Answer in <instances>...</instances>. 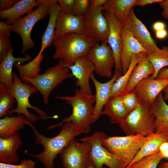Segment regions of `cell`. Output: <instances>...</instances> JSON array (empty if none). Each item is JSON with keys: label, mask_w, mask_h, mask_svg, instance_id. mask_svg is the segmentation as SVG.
Listing matches in <instances>:
<instances>
[{"label": "cell", "mask_w": 168, "mask_h": 168, "mask_svg": "<svg viewBox=\"0 0 168 168\" xmlns=\"http://www.w3.org/2000/svg\"><path fill=\"white\" fill-rule=\"evenodd\" d=\"M30 126L35 137V142L41 145L43 151L39 154H32L25 152L26 155L38 160L45 168H55L54 161L58 154L77 136L85 133V131L70 122H67L62 126L61 129L56 136L48 138L40 133L33 125Z\"/></svg>", "instance_id": "obj_1"}, {"label": "cell", "mask_w": 168, "mask_h": 168, "mask_svg": "<svg viewBox=\"0 0 168 168\" xmlns=\"http://www.w3.org/2000/svg\"><path fill=\"white\" fill-rule=\"evenodd\" d=\"M57 99L65 101L72 107V113L68 117L63 119L60 123L47 127L49 130L58 126H61L67 122H70L77 127L83 130L85 133L91 130V119L95 102V96L80 92L79 89L75 90L74 96H56Z\"/></svg>", "instance_id": "obj_2"}, {"label": "cell", "mask_w": 168, "mask_h": 168, "mask_svg": "<svg viewBox=\"0 0 168 168\" xmlns=\"http://www.w3.org/2000/svg\"><path fill=\"white\" fill-rule=\"evenodd\" d=\"M97 42L85 35L70 33L61 35L52 43L55 48L53 57L63 60L67 66L73 65L79 57L86 55L89 49Z\"/></svg>", "instance_id": "obj_3"}, {"label": "cell", "mask_w": 168, "mask_h": 168, "mask_svg": "<svg viewBox=\"0 0 168 168\" xmlns=\"http://www.w3.org/2000/svg\"><path fill=\"white\" fill-rule=\"evenodd\" d=\"M12 75L13 84L7 90L15 98L17 106L9 111L8 114L16 113L18 115H23L32 123L48 118L44 111L38 106L31 105L29 102L30 97L39 91L37 89L29 82H22L15 73L13 72Z\"/></svg>", "instance_id": "obj_4"}, {"label": "cell", "mask_w": 168, "mask_h": 168, "mask_svg": "<svg viewBox=\"0 0 168 168\" xmlns=\"http://www.w3.org/2000/svg\"><path fill=\"white\" fill-rule=\"evenodd\" d=\"M155 119L152 105L141 101L119 125L127 135L139 134L147 136L155 132Z\"/></svg>", "instance_id": "obj_5"}, {"label": "cell", "mask_w": 168, "mask_h": 168, "mask_svg": "<svg viewBox=\"0 0 168 168\" xmlns=\"http://www.w3.org/2000/svg\"><path fill=\"white\" fill-rule=\"evenodd\" d=\"M147 138V136L135 134L107 137L103 138L101 142L106 149L122 161L127 167L133 161Z\"/></svg>", "instance_id": "obj_6"}, {"label": "cell", "mask_w": 168, "mask_h": 168, "mask_svg": "<svg viewBox=\"0 0 168 168\" xmlns=\"http://www.w3.org/2000/svg\"><path fill=\"white\" fill-rule=\"evenodd\" d=\"M73 77L69 68L59 59L56 65L49 68L44 73L38 74L35 78L24 77L21 79L35 86L42 95L44 104L47 105L52 91L64 80Z\"/></svg>", "instance_id": "obj_7"}, {"label": "cell", "mask_w": 168, "mask_h": 168, "mask_svg": "<svg viewBox=\"0 0 168 168\" xmlns=\"http://www.w3.org/2000/svg\"><path fill=\"white\" fill-rule=\"evenodd\" d=\"M107 137L103 132L96 131L91 136H85L77 140L86 141L90 144L89 158L93 168H102L103 165L109 168H126L125 164L102 144V139Z\"/></svg>", "instance_id": "obj_8"}, {"label": "cell", "mask_w": 168, "mask_h": 168, "mask_svg": "<svg viewBox=\"0 0 168 168\" xmlns=\"http://www.w3.org/2000/svg\"><path fill=\"white\" fill-rule=\"evenodd\" d=\"M50 5L46 4L40 5L35 10L25 16L20 17L12 25V32L17 33L21 38L22 54L34 47L31 37L32 29L38 21L44 19L48 14Z\"/></svg>", "instance_id": "obj_9"}, {"label": "cell", "mask_w": 168, "mask_h": 168, "mask_svg": "<svg viewBox=\"0 0 168 168\" xmlns=\"http://www.w3.org/2000/svg\"><path fill=\"white\" fill-rule=\"evenodd\" d=\"M91 149L88 142L72 140L59 154L63 168H87Z\"/></svg>", "instance_id": "obj_10"}, {"label": "cell", "mask_w": 168, "mask_h": 168, "mask_svg": "<svg viewBox=\"0 0 168 168\" xmlns=\"http://www.w3.org/2000/svg\"><path fill=\"white\" fill-rule=\"evenodd\" d=\"M85 34L97 42H107L109 27L108 21L103 13L102 8L90 6L83 16Z\"/></svg>", "instance_id": "obj_11"}, {"label": "cell", "mask_w": 168, "mask_h": 168, "mask_svg": "<svg viewBox=\"0 0 168 168\" xmlns=\"http://www.w3.org/2000/svg\"><path fill=\"white\" fill-rule=\"evenodd\" d=\"M87 55L95 67V72L102 77L110 78L115 61L113 51L107 42H97L88 50Z\"/></svg>", "instance_id": "obj_12"}, {"label": "cell", "mask_w": 168, "mask_h": 168, "mask_svg": "<svg viewBox=\"0 0 168 168\" xmlns=\"http://www.w3.org/2000/svg\"><path fill=\"white\" fill-rule=\"evenodd\" d=\"M122 25L131 33L147 52H153L160 49L156 45V40L152 37L145 25L136 16L133 8L127 20Z\"/></svg>", "instance_id": "obj_13"}, {"label": "cell", "mask_w": 168, "mask_h": 168, "mask_svg": "<svg viewBox=\"0 0 168 168\" xmlns=\"http://www.w3.org/2000/svg\"><path fill=\"white\" fill-rule=\"evenodd\" d=\"M76 79L75 86L83 93L92 94L89 83L91 76L95 72V67L87 55L77 58L74 64L68 67Z\"/></svg>", "instance_id": "obj_14"}, {"label": "cell", "mask_w": 168, "mask_h": 168, "mask_svg": "<svg viewBox=\"0 0 168 168\" xmlns=\"http://www.w3.org/2000/svg\"><path fill=\"white\" fill-rule=\"evenodd\" d=\"M103 13L107 19L109 25L107 43L113 53L115 61V71L122 73L121 61L123 44L122 25L111 13L103 11Z\"/></svg>", "instance_id": "obj_15"}, {"label": "cell", "mask_w": 168, "mask_h": 168, "mask_svg": "<svg viewBox=\"0 0 168 168\" xmlns=\"http://www.w3.org/2000/svg\"><path fill=\"white\" fill-rule=\"evenodd\" d=\"M122 75V73L115 71L111 79L107 82H99L94 77V74L90 76L96 90L95 102L91 119L92 124L96 122L101 115L104 107L110 98L112 86L116 80Z\"/></svg>", "instance_id": "obj_16"}, {"label": "cell", "mask_w": 168, "mask_h": 168, "mask_svg": "<svg viewBox=\"0 0 168 168\" xmlns=\"http://www.w3.org/2000/svg\"><path fill=\"white\" fill-rule=\"evenodd\" d=\"M168 85V78H155L151 76L141 81L134 90L141 101L152 105Z\"/></svg>", "instance_id": "obj_17"}, {"label": "cell", "mask_w": 168, "mask_h": 168, "mask_svg": "<svg viewBox=\"0 0 168 168\" xmlns=\"http://www.w3.org/2000/svg\"><path fill=\"white\" fill-rule=\"evenodd\" d=\"M122 48L121 56L122 74L128 69L133 55L147 51L131 33L122 25Z\"/></svg>", "instance_id": "obj_18"}, {"label": "cell", "mask_w": 168, "mask_h": 168, "mask_svg": "<svg viewBox=\"0 0 168 168\" xmlns=\"http://www.w3.org/2000/svg\"><path fill=\"white\" fill-rule=\"evenodd\" d=\"M83 16L68 14L60 11L56 21L54 40L61 35L68 33L85 34Z\"/></svg>", "instance_id": "obj_19"}, {"label": "cell", "mask_w": 168, "mask_h": 168, "mask_svg": "<svg viewBox=\"0 0 168 168\" xmlns=\"http://www.w3.org/2000/svg\"><path fill=\"white\" fill-rule=\"evenodd\" d=\"M22 144L17 132L7 138H0V162L8 164L18 162L19 157L17 151Z\"/></svg>", "instance_id": "obj_20"}, {"label": "cell", "mask_w": 168, "mask_h": 168, "mask_svg": "<svg viewBox=\"0 0 168 168\" xmlns=\"http://www.w3.org/2000/svg\"><path fill=\"white\" fill-rule=\"evenodd\" d=\"M155 69L149 60L146 52L139 54L138 61L131 74L126 89L127 92L133 91L141 81L154 73Z\"/></svg>", "instance_id": "obj_21"}, {"label": "cell", "mask_w": 168, "mask_h": 168, "mask_svg": "<svg viewBox=\"0 0 168 168\" xmlns=\"http://www.w3.org/2000/svg\"><path fill=\"white\" fill-rule=\"evenodd\" d=\"M152 105L155 116V132L168 136V105L164 99L162 92L158 96Z\"/></svg>", "instance_id": "obj_22"}, {"label": "cell", "mask_w": 168, "mask_h": 168, "mask_svg": "<svg viewBox=\"0 0 168 168\" xmlns=\"http://www.w3.org/2000/svg\"><path fill=\"white\" fill-rule=\"evenodd\" d=\"M147 137L146 140L133 161L126 168L144 157L158 152L161 145L163 142L168 141V136L160 132H155L148 135Z\"/></svg>", "instance_id": "obj_23"}, {"label": "cell", "mask_w": 168, "mask_h": 168, "mask_svg": "<svg viewBox=\"0 0 168 168\" xmlns=\"http://www.w3.org/2000/svg\"><path fill=\"white\" fill-rule=\"evenodd\" d=\"M38 5L37 0H19L10 9L0 11V18L6 19L7 23L12 25L23 15L31 13L33 8Z\"/></svg>", "instance_id": "obj_24"}, {"label": "cell", "mask_w": 168, "mask_h": 168, "mask_svg": "<svg viewBox=\"0 0 168 168\" xmlns=\"http://www.w3.org/2000/svg\"><path fill=\"white\" fill-rule=\"evenodd\" d=\"M13 51H11L0 64V82L7 89H9L13 82L12 69L15 63H23L30 60L31 56L25 54L24 57H14Z\"/></svg>", "instance_id": "obj_25"}, {"label": "cell", "mask_w": 168, "mask_h": 168, "mask_svg": "<svg viewBox=\"0 0 168 168\" xmlns=\"http://www.w3.org/2000/svg\"><path fill=\"white\" fill-rule=\"evenodd\" d=\"M136 0H107L103 11L112 13L122 25L127 20Z\"/></svg>", "instance_id": "obj_26"}, {"label": "cell", "mask_w": 168, "mask_h": 168, "mask_svg": "<svg viewBox=\"0 0 168 168\" xmlns=\"http://www.w3.org/2000/svg\"><path fill=\"white\" fill-rule=\"evenodd\" d=\"M32 124L23 115L9 117L6 116L0 119V138L9 137L23 129L24 125Z\"/></svg>", "instance_id": "obj_27"}, {"label": "cell", "mask_w": 168, "mask_h": 168, "mask_svg": "<svg viewBox=\"0 0 168 168\" xmlns=\"http://www.w3.org/2000/svg\"><path fill=\"white\" fill-rule=\"evenodd\" d=\"M127 112L120 96L110 98L104 106L101 115L109 118L113 124H120L125 119Z\"/></svg>", "instance_id": "obj_28"}, {"label": "cell", "mask_w": 168, "mask_h": 168, "mask_svg": "<svg viewBox=\"0 0 168 168\" xmlns=\"http://www.w3.org/2000/svg\"><path fill=\"white\" fill-rule=\"evenodd\" d=\"M60 11L58 3L50 5L48 10V14L49 16V22L44 32L41 37V48L38 55L42 54L45 49L52 44L55 35L56 21Z\"/></svg>", "instance_id": "obj_29"}, {"label": "cell", "mask_w": 168, "mask_h": 168, "mask_svg": "<svg viewBox=\"0 0 168 168\" xmlns=\"http://www.w3.org/2000/svg\"><path fill=\"white\" fill-rule=\"evenodd\" d=\"M139 54L133 55L131 64L126 72L120 76L115 82L112 86L110 98L122 95L126 92V89L132 71L137 64Z\"/></svg>", "instance_id": "obj_30"}, {"label": "cell", "mask_w": 168, "mask_h": 168, "mask_svg": "<svg viewBox=\"0 0 168 168\" xmlns=\"http://www.w3.org/2000/svg\"><path fill=\"white\" fill-rule=\"evenodd\" d=\"M44 55H38L31 61L25 64H21L20 63H15L14 65L19 72V76L33 79L36 77L41 70L40 65L44 59Z\"/></svg>", "instance_id": "obj_31"}, {"label": "cell", "mask_w": 168, "mask_h": 168, "mask_svg": "<svg viewBox=\"0 0 168 168\" xmlns=\"http://www.w3.org/2000/svg\"><path fill=\"white\" fill-rule=\"evenodd\" d=\"M147 54L155 69L154 73L152 76L156 78L160 70L168 66V46H163L161 49L155 52H147Z\"/></svg>", "instance_id": "obj_32"}, {"label": "cell", "mask_w": 168, "mask_h": 168, "mask_svg": "<svg viewBox=\"0 0 168 168\" xmlns=\"http://www.w3.org/2000/svg\"><path fill=\"white\" fill-rule=\"evenodd\" d=\"M16 100L7 89L0 83V117L6 116L9 111L13 109Z\"/></svg>", "instance_id": "obj_33"}, {"label": "cell", "mask_w": 168, "mask_h": 168, "mask_svg": "<svg viewBox=\"0 0 168 168\" xmlns=\"http://www.w3.org/2000/svg\"><path fill=\"white\" fill-rule=\"evenodd\" d=\"M163 159L159 152L142 158L127 168H158V165Z\"/></svg>", "instance_id": "obj_34"}, {"label": "cell", "mask_w": 168, "mask_h": 168, "mask_svg": "<svg viewBox=\"0 0 168 168\" xmlns=\"http://www.w3.org/2000/svg\"><path fill=\"white\" fill-rule=\"evenodd\" d=\"M120 96L128 114L141 101L134 90L130 92H126Z\"/></svg>", "instance_id": "obj_35"}, {"label": "cell", "mask_w": 168, "mask_h": 168, "mask_svg": "<svg viewBox=\"0 0 168 168\" xmlns=\"http://www.w3.org/2000/svg\"><path fill=\"white\" fill-rule=\"evenodd\" d=\"M9 38L6 35L0 34V63L11 51H13L14 48L11 44Z\"/></svg>", "instance_id": "obj_36"}, {"label": "cell", "mask_w": 168, "mask_h": 168, "mask_svg": "<svg viewBox=\"0 0 168 168\" xmlns=\"http://www.w3.org/2000/svg\"><path fill=\"white\" fill-rule=\"evenodd\" d=\"M90 7V0H75L73 15L77 16H83Z\"/></svg>", "instance_id": "obj_37"}, {"label": "cell", "mask_w": 168, "mask_h": 168, "mask_svg": "<svg viewBox=\"0 0 168 168\" xmlns=\"http://www.w3.org/2000/svg\"><path fill=\"white\" fill-rule=\"evenodd\" d=\"M35 162L30 159H23L19 165L0 162V168H35Z\"/></svg>", "instance_id": "obj_38"}, {"label": "cell", "mask_w": 168, "mask_h": 168, "mask_svg": "<svg viewBox=\"0 0 168 168\" xmlns=\"http://www.w3.org/2000/svg\"><path fill=\"white\" fill-rule=\"evenodd\" d=\"M75 0H58L60 11L68 14H73Z\"/></svg>", "instance_id": "obj_39"}, {"label": "cell", "mask_w": 168, "mask_h": 168, "mask_svg": "<svg viewBox=\"0 0 168 168\" xmlns=\"http://www.w3.org/2000/svg\"><path fill=\"white\" fill-rule=\"evenodd\" d=\"M12 32V25L7 23L5 21H0V34H4L10 37Z\"/></svg>", "instance_id": "obj_40"}, {"label": "cell", "mask_w": 168, "mask_h": 168, "mask_svg": "<svg viewBox=\"0 0 168 168\" xmlns=\"http://www.w3.org/2000/svg\"><path fill=\"white\" fill-rule=\"evenodd\" d=\"M19 0H1L0 1V10H7L12 8Z\"/></svg>", "instance_id": "obj_41"}, {"label": "cell", "mask_w": 168, "mask_h": 168, "mask_svg": "<svg viewBox=\"0 0 168 168\" xmlns=\"http://www.w3.org/2000/svg\"><path fill=\"white\" fill-rule=\"evenodd\" d=\"M158 3L162 9V16L164 19L168 20V0H161Z\"/></svg>", "instance_id": "obj_42"}, {"label": "cell", "mask_w": 168, "mask_h": 168, "mask_svg": "<svg viewBox=\"0 0 168 168\" xmlns=\"http://www.w3.org/2000/svg\"><path fill=\"white\" fill-rule=\"evenodd\" d=\"M161 0H136L134 4V7L136 6H140L144 7L145 6L154 3H158Z\"/></svg>", "instance_id": "obj_43"}, {"label": "cell", "mask_w": 168, "mask_h": 168, "mask_svg": "<svg viewBox=\"0 0 168 168\" xmlns=\"http://www.w3.org/2000/svg\"><path fill=\"white\" fill-rule=\"evenodd\" d=\"M107 0H90L91 7L96 8H102Z\"/></svg>", "instance_id": "obj_44"}, {"label": "cell", "mask_w": 168, "mask_h": 168, "mask_svg": "<svg viewBox=\"0 0 168 168\" xmlns=\"http://www.w3.org/2000/svg\"><path fill=\"white\" fill-rule=\"evenodd\" d=\"M166 25L163 21H157L155 22L152 25V28L155 32L165 29Z\"/></svg>", "instance_id": "obj_45"}, {"label": "cell", "mask_w": 168, "mask_h": 168, "mask_svg": "<svg viewBox=\"0 0 168 168\" xmlns=\"http://www.w3.org/2000/svg\"><path fill=\"white\" fill-rule=\"evenodd\" d=\"M156 37L160 40L166 38L168 35V31L165 29L155 32Z\"/></svg>", "instance_id": "obj_46"}, {"label": "cell", "mask_w": 168, "mask_h": 168, "mask_svg": "<svg viewBox=\"0 0 168 168\" xmlns=\"http://www.w3.org/2000/svg\"><path fill=\"white\" fill-rule=\"evenodd\" d=\"M156 78L167 79L168 78V68H164L159 72Z\"/></svg>", "instance_id": "obj_47"}, {"label": "cell", "mask_w": 168, "mask_h": 168, "mask_svg": "<svg viewBox=\"0 0 168 168\" xmlns=\"http://www.w3.org/2000/svg\"><path fill=\"white\" fill-rule=\"evenodd\" d=\"M37 2L39 5L42 4H46L49 5L58 3V0H38Z\"/></svg>", "instance_id": "obj_48"}, {"label": "cell", "mask_w": 168, "mask_h": 168, "mask_svg": "<svg viewBox=\"0 0 168 168\" xmlns=\"http://www.w3.org/2000/svg\"><path fill=\"white\" fill-rule=\"evenodd\" d=\"M168 149V141L163 142L160 146L159 148V152H163Z\"/></svg>", "instance_id": "obj_49"}, {"label": "cell", "mask_w": 168, "mask_h": 168, "mask_svg": "<svg viewBox=\"0 0 168 168\" xmlns=\"http://www.w3.org/2000/svg\"><path fill=\"white\" fill-rule=\"evenodd\" d=\"M163 97L164 100H168V85L163 89L162 91Z\"/></svg>", "instance_id": "obj_50"}, {"label": "cell", "mask_w": 168, "mask_h": 168, "mask_svg": "<svg viewBox=\"0 0 168 168\" xmlns=\"http://www.w3.org/2000/svg\"><path fill=\"white\" fill-rule=\"evenodd\" d=\"M158 168H168V161L162 162Z\"/></svg>", "instance_id": "obj_51"}, {"label": "cell", "mask_w": 168, "mask_h": 168, "mask_svg": "<svg viewBox=\"0 0 168 168\" xmlns=\"http://www.w3.org/2000/svg\"><path fill=\"white\" fill-rule=\"evenodd\" d=\"M160 153L163 158H168V149L163 152H160Z\"/></svg>", "instance_id": "obj_52"}, {"label": "cell", "mask_w": 168, "mask_h": 168, "mask_svg": "<svg viewBox=\"0 0 168 168\" xmlns=\"http://www.w3.org/2000/svg\"><path fill=\"white\" fill-rule=\"evenodd\" d=\"M87 168H93L91 164L89 166L87 167Z\"/></svg>", "instance_id": "obj_53"}]
</instances>
